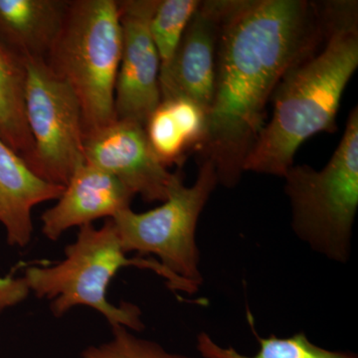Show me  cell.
<instances>
[{"label": "cell", "instance_id": "3957f363", "mask_svg": "<svg viewBox=\"0 0 358 358\" xmlns=\"http://www.w3.org/2000/svg\"><path fill=\"white\" fill-rule=\"evenodd\" d=\"M129 266L157 273L173 291L196 294L159 261L128 258L112 219H107L101 228L93 224L80 227L76 241L66 247L65 258L61 262L49 267L28 268L24 278L30 292L37 298L51 301V312L56 317H63L78 306H85L100 313L110 327L122 326L138 333L145 329L141 308L128 301L113 305L107 296L115 275Z\"/></svg>", "mask_w": 358, "mask_h": 358}, {"label": "cell", "instance_id": "ba28073f", "mask_svg": "<svg viewBox=\"0 0 358 358\" xmlns=\"http://www.w3.org/2000/svg\"><path fill=\"white\" fill-rule=\"evenodd\" d=\"M85 160L121 181L145 202H164L183 179L157 159L145 127L129 120L112 124L84 136Z\"/></svg>", "mask_w": 358, "mask_h": 358}, {"label": "cell", "instance_id": "2e32d148", "mask_svg": "<svg viewBox=\"0 0 358 358\" xmlns=\"http://www.w3.org/2000/svg\"><path fill=\"white\" fill-rule=\"evenodd\" d=\"M252 333L258 343V352L246 355L232 346H222L216 343L206 331L196 338V350L202 358H358L357 353L348 350H331L315 345L305 331L288 338L271 334L267 338L259 336L254 327L253 317L248 315Z\"/></svg>", "mask_w": 358, "mask_h": 358}, {"label": "cell", "instance_id": "8992f818", "mask_svg": "<svg viewBox=\"0 0 358 358\" xmlns=\"http://www.w3.org/2000/svg\"><path fill=\"white\" fill-rule=\"evenodd\" d=\"M217 185L213 164L202 160L195 182L185 186L179 180L160 206L143 213L131 208L119 212L112 220L124 253L157 257L162 267L197 293L203 284L197 223Z\"/></svg>", "mask_w": 358, "mask_h": 358}, {"label": "cell", "instance_id": "30bf717a", "mask_svg": "<svg viewBox=\"0 0 358 358\" xmlns=\"http://www.w3.org/2000/svg\"><path fill=\"white\" fill-rule=\"evenodd\" d=\"M229 0H204L188 23L176 55L159 73L162 100L190 99L207 112L215 93L219 39Z\"/></svg>", "mask_w": 358, "mask_h": 358}, {"label": "cell", "instance_id": "5bb4252c", "mask_svg": "<svg viewBox=\"0 0 358 358\" xmlns=\"http://www.w3.org/2000/svg\"><path fill=\"white\" fill-rule=\"evenodd\" d=\"M208 112L190 99L162 100L145 129L157 159L166 167L182 166L189 150H199L207 129Z\"/></svg>", "mask_w": 358, "mask_h": 358}, {"label": "cell", "instance_id": "e0dca14e", "mask_svg": "<svg viewBox=\"0 0 358 358\" xmlns=\"http://www.w3.org/2000/svg\"><path fill=\"white\" fill-rule=\"evenodd\" d=\"M200 0H159L150 31L160 61L159 73L166 70L176 55L188 23Z\"/></svg>", "mask_w": 358, "mask_h": 358}, {"label": "cell", "instance_id": "5b68a950", "mask_svg": "<svg viewBox=\"0 0 358 358\" xmlns=\"http://www.w3.org/2000/svg\"><path fill=\"white\" fill-rule=\"evenodd\" d=\"M282 178L296 236L327 260L348 263L358 209L357 106L324 169L294 164Z\"/></svg>", "mask_w": 358, "mask_h": 358}, {"label": "cell", "instance_id": "7a4b0ae2", "mask_svg": "<svg viewBox=\"0 0 358 358\" xmlns=\"http://www.w3.org/2000/svg\"><path fill=\"white\" fill-rule=\"evenodd\" d=\"M357 67V1L334 0L326 38L278 85L272 115L245 160L244 173L282 178L303 141L334 133L341 98Z\"/></svg>", "mask_w": 358, "mask_h": 358}, {"label": "cell", "instance_id": "9a60e30c", "mask_svg": "<svg viewBox=\"0 0 358 358\" xmlns=\"http://www.w3.org/2000/svg\"><path fill=\"white\" fill-rule=\"evenodd\" d=\"M24 59L0 42V138L26 160L33 141L25 113Z\"/></svg>", "mask_w": 358, "mask_h": 358}, {"label": "cell", "instance_id": "d6986e66", "mask_svg": "<svg viewBox=\"0 0 358 358\" xmlns=\"http://www.w3.org/2000/svg\"><path fill=\"white\" fill-rule=\"evenodd\" d=\"M30 293L24 277H0V313L26 300Z\"/></svg>", "mask_w": 358, "mask_h": 358}, {"label": "cell", "instance_id": "52a82bcc", "mask_svg": "<svg viewBox=\"0 0 358 358\" xmlns=\"http://www.w3.org/2000/svg\"><path fill=\"white\" fill-rule=\"evenodd\" d=\"M25 113L33 141L24 160L40 178L66 186L86 162L81 106L43 59H25Z\"/></svg>", "mask_w": 358, "mask_h": 358}, {"label": "cell", "instance_id": "4fadbf2b", "mask_svg": "<svg viewBox=\"0 0 358 358\" xmlns=\"http://www.w3.org/2000/svg\"><path fill=\"white\" fill-rule=\"evenodd\" d=\"M70 0H0V42L22 59L50 53Z\"/></svg>", "mask_w": 358, "mask_h": 358}, {"label": "cell", "instance_id": "8fae6325", "mask_svg": "<svg viewBox=\"0 0 358 358\" xmlns=\"http://www.w3.org/2000/svg\"><path fill=\"white\" fill-rule=\"evenodd\" d=\"M134 193L121 181L98 167L85 162L66 185L57 203L41 215V231L51 241L73 227L93 224L101 218L112 219L131 208Z\"/></svg>", "mask_w": 358, "mask_h": 358}, {"label": "cell", "instance_id": "6da1fadb", "mask_svg": "<svg viewBox=\"0 0 358 358\" xmlns=\"http://www.w3.org/2000/svg\"><path fill=\"white\" fill-rule=\"evenodd\" d=\"M331 1L229 0L219 39L215 93L200 160L236 187L266 124L268 103L291 68L326 38Z\"/></svg>", "mask_w": 358, "mask_h": 358}, {"label": "cell", "instance_id": "7c38bea8", "mask_svg": "<svg viewBox=\"0 0 358 358\" xmlns=\"http://www.w3.org/2000/svg\"><path fill=\"white\" fill-rule=\"evenodd\" d=\"M64 188L40 178L0 138V223L10 246L22 248L30 243L33 208L58 200Z\"/></svg>", "mask_w": 358, "mask_h": 358}, {"label": "cell", "instance_id": "9c48e42d", "mask_svg": "<svg viewBox=\"0 0 358 358\" xmlns=\"http://www.w3.org/2000/svg\"><path fill=\"white\" fill-rule=\"evenodd\" d=\"M159 0L117 1L122 45L115 90L117 120L143 127L162 102L160 61L150 23Z\"/></svg>", "mask_w": 358, "mask_h": 358}, {"label": "cell", "instance_id": "277c9868", "mask_svg": "<svg viewBox=\"0 0 358 358\" xmlns=\"http://www.w3.org/2000/svg\"><path fill=\"white\" fill-rule=\"evenodd\" d=\"M122 34L115 0H70L47 65L81 106L84 136L117 120L115 90Z\"/></svg>", "mask_w": 358, "mask_h": 358}, {"label": "cell", "instance_id": "ac0fdd59", "mask_svg": "<svg viewBox=\"0 0 358 358\" xmlns=\"http://www.w3.org/2000/svg\"><path fill=\"white\" fill-rule=\"evenodd\" d=\"M79 358H193L171 352L154 341L140 338L122 326L112 327V338L99 345H90Z\"/></svg>", "mask_w": 358, "mask_h": 358}]
</instances>
